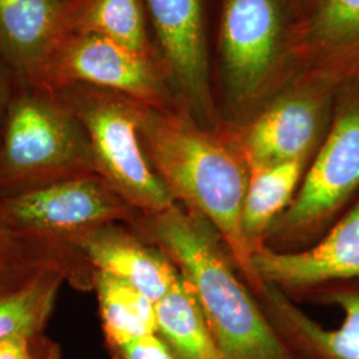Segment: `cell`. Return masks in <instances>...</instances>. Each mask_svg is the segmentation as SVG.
<instances>
[{"label":"cell","mask_w":359,"mask_h":359,"mask_svg":"<svg viewBox=\"0 0 359 359\" xmlns=\"http://www.w3.org/2000/svg\"><path fill=\"white\" fill-rule=\"evenodd\" d=\"M140 137L172 200L217 231L241 278L253 294H261L265 285L257 277L243 231L249 167L234 127L222 121L206 128L182 108L142 104Z\"/></svg>","instance_id":"1"},{"label":"cell","mask_w":359,"mask_h":359,"mask_svg":"<svg viewBox=\"0 0 359 359\" xmlns=\"http://www.w3.org/2000/svg\"><path fill=\"white\" fill-rule=\"evenodd\" d=\"M129 226L175 264L222 358H293L205 219L175 204L161 213L139 215Z\"/></svg>","instance_id":"2"},{"label":"cell","mask_w":359,"mask_h":359,"mask_svg":"<svg viewBox=\"0 0 359 359\" xmlns=\"http://www.w3.org/2000/svg\"><path fill=\"white\" fill-rule=\"evenodd\" d=\"M92 173L88 135L62 93L20 80L0 130V198Z\"/></svg>","instance_id":"3"},{"label":"cell","mask_w":359,"mask_h":359,"mask_svg":"<svg viewBox=\"0 0 359 359\" xmlns=\"http://www.w3.org/2000/svg\"><path fill=\"white\" fill-rule=\"evenodd\" d=\"M289 27L283 0H222L218 56L225 123L243 126L290 81Z\"/></svg>","instance_id":"4"},{"label":"cell","mask_w":359,"mask_h":359,"mask_svg":"<svg viewBox=\"0 0 359 359\" xmlns=\"http://www.w3.org/2000/svg\"><path fill=\"white\" fill-rule=\"evenodd\" d=\"M359 192V75L338 90L333 118L320 149L266 246L295 250L317 240Z\"/></svg>","instance_id":"5"},{"label":"cell","mask_w":359,"mask_h":359,"mask_svg":"<svg viewBox=\"0 0 359 359\" xmlns=\"http://www.w3.org/2000/svg\"><path fill=\"white\" fill-rule=\"evenodd\" d=\"M90 139L96 173L139 215L175 205L140 137L142 104L115 90L76 84L57 90Z\"/></svg>","instance_id":"6"},{"label":"cell","mask_w":359,"mask_h":359,"mask_svg":"<svg viewBox=\"0 0 359 359\" xmlns=\"http://www.w3.org/2000/svg\"><path fill=\"white\" fill-rule=\"evenodd\" d=\"M345 81L326 72H297L250 120L233 126L249 169L313 160L330 128L335 99Z\"/></svg>","instance_id":"7"},{"label":"cell","mask_w":359,"mask_h":359,"mask_svg":"<svg viewBox=\"0 0 359 359\" xmlns=\"http://www.w3.org/2000/svg\"><path fill=\"white\" fill-rule=\"evenodd\" d=\"M34 84L52 90L84 84L123 93L156 109L181 108L161 65L90 34H65Z\"/></svg>","instance_id":"8"},{"label":"cell","mask_w":359,"mask_h":359,"mask_svg":"<svg viewBox=\"0 0 359 359\" xmlns=\"http://www.w3.org/2000/svg\"><path fill=\"white\" fill-rule=\"evenodd\" d=\"M0 215L13 231L65 246L93 228L130 225L139 216L97 173L1 197Z\"/></svg>","instance_id":"9"},{"label":"cell","mask_w":359,"mask_h":359,"mask_svg":"<svg viewBox=\"0 0 359 359\" xmlns=\"http://www.w3.org/2000/svg\"><path fill=\"white\" fill-rule=\"evenodd\" d=\"M160 63L180 107L206 128L222 124L210 83L203 0H145Z\"/></svg>","instance_id":"10"},{"label":"cell","mask_w":359,"mask_h":359,"mask_svg":"<svg viewBox=\"0 0 359 359\" xmlns=\"http://www.w3.org/2000/svg\"><path fill=\"white\" fill-rule=\"evenodd\" d=\"M257 277L283 292L359 280V200L316 245L298 250L264 246L253 253Z\"/></svg>","instance_id":"11"},{"label":"cell","mask_w":359,"mask_h":359,"mask_svg":"<svg viewBox=\"0 0 359 359\" xmlns=\"http://www.w3.org/2000/svg\"><path fill=\"white\" fill-rule=\"evenodd\" d=\"M287 52L293 75H359V0H314L290 22ZM292 75V76H293Z\"/></svg>","instance_id":"12"},{"label":"cell","mask_w":359,"mask_h":359,"mask_svg":"<svg viewBox=\"0 0 359 359\" xmlns=\"http://www.w3.org/2000/svg\"><path fill=\"white\" fill-rule=\"evenodd\" d=\"M268 321L297 359H359V292H335L329 299L344 313L337 329L321 326L283 293L265 285L257 297Z\"/></svg>","instance_id":"13"},{"label":"cell","mask_w":359,"mask_h":359,"mask_svg":"<svg viewBox=\"0 0 359 359\" xmlns=\"http://www.w3.org/2000/svg\"><path fill=\"white\" fill-rule=\"evenodd\" d=\"M92 270L117 277L157 302L179 281L167 255L120 222L105 224L69 241Z\"/></svg>","instance_id":"14"},{"label":"cell","mask_w":359,"mask_h":359,"mask_svg":"<svg viewBox=\"0 0 359 359\" xmlns=\"http://www.w3.org/2000/svg\"><path fill=\"white\" fill-rule=\"evenodd\" d=\"M65 0H0V59L34 83L65 32Z\"/></svg>","instance_id":"15"},{"label":"cell","mask_w":359,"mask_h":359,"mask_svg":"<svg viewBox=\"0 0 359 359\" xmlns=\"http://www.w3.org/2000/svg\"><path fill=\"white\" fill-rule=\"evenodd\" d=\"M65 34L103 36L161 65L145 0H65Z\"/></svg>","instance_id":"16"},{"label":"cell","mask_w":359,"mask_h":359,"mask_svg":"<svg viewBox=\"0 0 359 359\" xmlns=\"http://www.w3.org/2000/svg\"><path fill=\"white\" fill-rule=\"evenodd\" d=\"M310 161L298 158L249 169L243 209L245 240L255 253L266 245L270 231L294 201Z\"/></svg>","instance_id":"17"},{"label":"cell","mask_w":359,"mask_h":359,"mask_svg":"<svg viewBox=\"0 0 359 359\" xmlns=\"http://www.w3.org/2000/svg\"><path fill=\"white\" fill-rule=\"evenodd\" d=\"M92 289L97 295L99 314L108 348L157 333L156 302L140 290L99 270L92 273Z\"/></svg>","instance_id":"18"},{"label":"cell","mask_w":359,"mask_h":359,"mask_svg":"<svg viewBox=\"0 0 359 359\" xmlns=\"http://www.w3.org/2000/svg\"><path fill=\"white\" fill-rule=\"evenodd\" d=\"M157 335L177 359H224L192 292L180 277L156 302Z\"/></svg>","instance_id":"19"},{"label":"cell","mask_w":359,"mask_h":359,"mask_svg":"<svg viewBox=\"0 0 359 359\" xmlns=\"http://www.w3.org/2000/svg\"><path fill=\"white\" fill-rule=\"evenodd\" d=\"M65 281L74 283L72 274L65 268L53 266L0 299V341L43 333Z\"/></svg>","instance_id":"20"},{"label":"cell","mask_w":359,"mask_h":359,"mask_svg":"<svg viewBox=\"0 0 359 359\" xmlns=\"http://www.w3.org/2000/svg\"><path fill=\"white\" fill-rule=\"evenodd\" d=\"M26 262L65 265L74 273L79 283L88 273L87 264L74 248L36 240L13 231L0 215V266Z\"/></svg>","instance_id":"21"},{"label":"cell","mask_w":359,"mask_h":359,"mask_svg":"<svg viewBox=\"0 0 359 359\" xmlns=\"http://www.w3.org/2000/svg\"><path fill=\"white\" fill-rule=\"evenodd\" d=\"M60 346L43 333L0 341V359H60Z\"/></svg>","instance_id":"22"},{"label":"cell","mask_w":359,"mask_h":359,"mask_svg":"<svg viewBox=\"0 0 359 359\" xmlns=\"http://www.w3.org/2000/svg\"><path fill=\"white\" fill-rule=\"evenodd\" d=\"M108 350L115 359H177L157 334L135 338Z\"/></svg>","instance_id":"23"},{"label":"cell","mask_w":359,"mask_h":359,"mask_svg":"<svg viewBox=\"0 0 359 359\" xmlns=\"http://www.w3.org/2000/svg\"><path fill=\"white\" fill-rule=\"evenodd\" d=\"M53 266L65 268V265L52 264V262H26V264H13V265L0 266V299L19 290L27 283H31L41 271ZM65 269L72 274L74 285L77 286L74 273L68 268Z\"/></svg>","instance_id":"24"},{"label":"cell","mask_w":359,"mask_h":359,"mask_svg":"<svg viewBox=\"0 0 359 359\" xmlns=\"http://www.w3.org/2000/svg\"><path fill=\"white\" fill-rule=\"evenodd\" d=\"M20 79L0 59V130Z\"/></svg>","instance_id":"25"},{"label":"cell","mask_w":359,"mask_h":359,"mask_svg":"<svg viewBox=\"0 0 359 359\" xmlns=\"http://www.w3.org/2000/svg\"><path fill=\"white\" fill-rule=\"evenodd\" d=\"M305 1V6H308V4H310L311 1H314V0H304Z\"/></svg>","instance_id":"26"},{"label":"cell","mask_w":359,"mask_h":359,"mask_svg":"<svg viewBox=\"0 0 359 359\" xmlns=\"http://www.w3.org/2000/svg\"><path fill=\"white\" fill-rule=\"evenodd\" d=\"M292 359H297V358H294V357H293V358H292Z\"/></svg>","instance_id":"27"}]
</instances>
